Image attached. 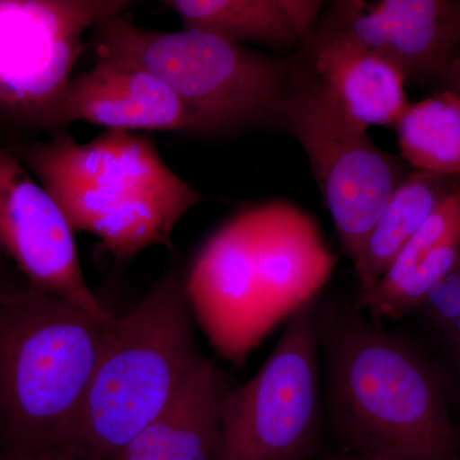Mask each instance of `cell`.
Returning a JSON list of instances; mask_svg holds the SVG:
<instances>
[{
	"mask_svg": "<svg viewBox=\"0 0 460 460\" xmlns=\"http://www.w3.org/2000/svg\"><path fill=\"white\" fill-rule=\"evenodd\" d=\"M334 269L313 215L274 199L235 215L206 242L187 296L215 350L242 366L279 323L316 302Z\"/></svg>",
	"mask_w": 460,
	"mask_h": 460,
	"instance_id": "1",
	"label": "cell"
},
{
	"mask_svg": "<svg viewBox=\"0 0 460 460\" xmlns=\"http://www.w3.org/2000/svg\"><path fill=\"white\" fill-rule=\"evenodd\" d=\"M330 419L359 458L456 460L459 438L431 372L361 314L317 305Z\"/></svg>",
	"mask_w": 460,
	"mask_h": 460,
	"instance_id": "2",
	"label": "cell"
},
{
	"mask_svg": "<svg viewBox=\"0 0 460 460\" xmlns=\"http://www.w3.org/2000/svg\"><path fill=\"white\" fill-rule=\"evenodd\" d=\"M65 211L75 232L128 261L150 247L172 248V233L204 201L172 171L151 138L107 131L78 144L66 131L9 146Z\"/></svg>",
	"mask_w": 460,
	"mask_h": 460,
	"instance_id": "3",
	"label": "cell"
},
{
	"mask_svg": "<svg viewBox=\"0 0 460 460\" xmlns=\"http://www.w3.org/2000/svg\"><path fill=\"white\" fill-rule=\"evenodd\" d=\"M113 323L35 290L0 305V454L33 456L75 447Z\"/></svg>",
	"mask_w": 460,
	"mask_h": 460,
	"instance_id": "4",
	"label": "cell"
},
{
	"mask_svg": "<svg viewBox=\"0 0 460 460\" xmlns=\"http://www.w3.org/2000/svg\"><path fill=\"white\" fill-rule=\"evenodd\" d=\"M186 277L172 268L129 313L117 317L75 432V447L111 460L160 413L204 358Z\"/></svg>",
	"mask_w": 460,
	"mask_h": 460,
	"instance_id": "5",
	"label": "cell"
},
{
	"mask_svg": "<svg viewBox=\"0 0 460 460\" xmlns=\"http://www.w3.org/2000/svg\"><path fill=\"white\" fill-rule=\"evenodd\" d=\"M96 54L144 66L189 107L201 136L275 126L290 58L268 56L217 36L159 31L118 14L93 30Z\"/></svg>",
	"mask_w": 460,
	"mask_h": 460,
	"instance_id": "6",
	"label": "cell"
},
{
	"mask_svg": "<svg viewBox=\"0 0 460 460\" xmlns=\"http://www.w3.org/2000/svg\"><path fill=\"white\" fill-rule=\"evenodd\" d=\"M275 127L304 148L341 247L356 262L393 193L414 169L377 147L368 128L295 57Z\"/></svg>",
	"mask_w": 460,
	"mask_h": 460,
	"instance_id": "7",
	"label": "cell"
},
{
	"mask_svg": "<svg viewBox=\"0 0 460 460\" xmlns=\"http://www.w3.org/2000/svg\"><path fill=\"white\" fill-rule=\"evenodd\" d=\"M127 0H0V140L56 133L72 71L91 30Z\"/></svg>",
	"mask_w": 460,
	"mask_h": 460,
	"instance_id": "8",
	"label": "cell"
},
{
	"mask_svg": "<svg viewBox=\"0 0 460 460\" xmlns=\"http://www.w3.org/2000/svg\"><path fill=\"white\" fill-rule=\"evenodd\" d=\"M317 304L299 308L261 368L232 387L214 460H308L321 438Z\"/></svg>",
	"mask_w": 460,
	"mask_h": 460,
	"instance_id": "9",
	"label": "cell"
},
{
	"mask_svg": "<svg viewBox=\"0 0 460 460\" xmlns=\"http://www.w3.org/2000/svg\"><path fill=\"white\" fill-rule=\"evenodd\" d=\"M75 230L56 199L0 140V248L35 292L66 299L104 323L115 316L84 278Z\"/></svg>",
	"mask_w": 460,
	"mask_h": 460,
	"instance_id": "10",
	"label": "cell"
},
{
	"mask_svg": "<svg viewBox=\"0 0 460 460\" xmlns=\"http://www.w3.org/2000/svg\"><path fill=\"white\" fill-rule=\"evenodd\" d=\"M328 16L401 71L405 83H440L458 57L460 2H339Z\"/></svg>",
	"mask_w": 460,
	"mask_h": 460,
	"instance_id": "11",
	"label": "cell"
},
{
	"mask_svg": "<svg viewBox=\"0 0 460 460\" xmlns=\"http://www.w3.org/2000/svg\"><path fill=\"white\" fill-rule=\"evenodd\" d=\"M87 122L118 132L201 135L189 107L144 66L96 54L93 68L72 78L60 104L58 128Z\"/></svg>",
	"mask_w": 460,
	"mask_h": 460,
	"instance_id": "12",
	"label": "cell"
},
{
	"mask_svg": "<svg viewBox=\"0 0 460 460\" xmlns=\"http://www.w3.org/2000/svg\"><path fill=\"white\" fill-rule=\"evenodd\" d=\"M295 58L325 84L345 111L366 128L393 127L410 102L398 68L325 14Z\"/></svg>",
	"mask_w": 460,
	"mask_h": 460,
	"instance_id": "13",
	"label": "cell"
},
{
	"mask_svg": "<svg viewBox=\"0 0 460 460\" xmlns=\"http://www.w3.org/2000/svg\"><path fill=\"white\" fill-rule=\"evenodd\" d=\"M232 387L204 357L164 410L111 460H214Z\"/></svg>",
	"mask_w": 460,
	"mask_h": 460,
	"instance_id": "14",
	"label": "cell"
},
{
	"mask_svg": "<svg viewBox=\"0 0 460 460\" xmlns=\"http://www.w3.org/2000/svg\"><path fill=\"white\" fill-rule=\"evenodd\" d=\"M456 178L413 171L395 190L353 263L361 293L370 290L386 274L429 215L459 189Z\"/></svg>",
	"mask_w": 460,
	"mask_h": 460,
	"instance_id": "15",
	"label": "cell"
},
{
	"mask_svg": "<svg viewBox=\"0 0 460 460\" xmlns=\"http://www.w3.org/2000/svg\"><path fill=\"white\" fill-rule=\"evenodd\" d=\"M183 29L198 30L224 40L286 50L301 45L281 0H168Z\"/></svg>",
	"mask_w": 460,
	"mask_h": 460,
	"instance_id": "16",
	"label": "cell"
},
{
	"mask_svg": "<svg viewBox=\"0 0 460 460\" xmlns=\"http://www.w3.org/2000/svg\"><path fill=\"white\" fill-rule=\"evenodd\" d=\"M402 159L414 169L460 177V93L410 102L394 126Z\"/></svg>",
	"mask_w": 460,
	"mask_h": 460,
	"instance_id": "17",
	"label": "cell"
},
{
	"mask_svg": "<svg viewBox=\"0 0 460 460\" xmlns=\"http://www.w3.org/2000/svg\"><path fill=\"white\" fill-rule=\"evenodd\" d=\"M449 244H460V187L435 208L386 274L370 290H385L396 286L431 253Z\"/></svg>",
	"mask_w": 460,
	"mask_h": 460,
	"instance_id": "18",
	"label": "cell"
},
{
	"mask_svg": "<svg viewBox=\"0 0 460 460\" xmlns=\"http://www.w3.org/2000/svg\"><path fill=\"white\" fill-rule=\"evenodd\" d=\"M420 307L435 321L452 330L460 317V256L452 269L429 290Z\"/></svg>",
	"mask_w": 460,
	"mask_h": 460,
	"instance_id": "19",
	"label": "cell"
},
{
	"mask_svg": "<svg viewBox=\"0 0 460 460\" xmlns=\"http://www.w3.org/2000/svg\"><path fill=\"white\" fill-rule=\"evenodd\" d=\"M281 5L301 42L313 35L320 21L323 3L314 0H281Z\"/></svg>",
	"mask_w": 460,
	"mask_h": 460,
	"instance_id": "20",
	"label": "cell"
},
{
	"mask_svg": "<svg viewBox=\"0 0 460 460\" xmlns=\"http://www.w3.org/2000/svg\"><path fill=\"white\" fill-rule=\"evenodd\" d=\"M31 290L22 275L0 248V305L11 304Z\"/></svg>",
	"mask_w": 460,
	"mask_h": 460,
	"instance_id": "21",
	"label": "cell"
},
{
	"mask_svg": "<svg viewBox=\"0 0 460 460\" xmlns=\"http://www.w3.org/2000/svg\"><path fill=\"white\" fill-rule=\"evenodd\" d=\"M0 460H96L91 456L89 453L84 452L77 447H63V449L56 450L42 456H5L0 454Z\"/></svg>",
	"mask_w": 460,
	"mask_h": 460,
	"instance_id": "22",
	"label": "cell"
},
{
	"mask_svg": "<svg viewBox=\"0 0 460 460\" xmlns=\"http://www.w3.org/2000/svg\"><path fill=\"white\" fill-rule=\"evenodd\" d=\"M443 90H453L460 93V56L454 58L452 65L447 68L443 80L438 83Z\"/></svg>",
	"mask_w": 460,
	"mask_h": 460,
	"instance_id": "23",
	"label": "cell"
},
{
	"mask_svg": "<svg viewBox=\"0 0 460 460\" xmlns=\"http://www.w3.org/2000/svg\"><path fill=\"white\" fill-rule=\"evenodd\" d=\"M450 332H452L454 339L460 343V317L456 321V325L450 330Z\"/></svg>",
	"mask_w": 460,
	"mask_h": 460,
	"instance_id": "24",
	"label": "cell"
},
{
	"mask_svg": "<svg viewBox=\"0 0 460 460\" xmlns=\"http://www.w3.org/2000/svg\"><path fill=\"white\" fill-rule=\"evenodd\" d=\"M358 460H398V459L377 458V456H371V458H359Z\"/></svg>",
	"mask_w": 460,
	"mask_h": 460,
	"instance_id": "25",
	"label": "cell"
},
{
	"mask_svg": "<svg viewBox=\"0 0 460 460\" xmlns=\"http://www.w3.org/2000/svg\"><path fill=\"white\" fill-rule=\"evenodd\" d=\"M458 56H460V44H459V51H458Z\"/></svg>",
	"mask_w": 460,
	"mask_h": 460,
	"instance_id": "26",
	"label": "cell"
}]
</instances>
